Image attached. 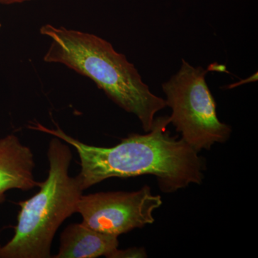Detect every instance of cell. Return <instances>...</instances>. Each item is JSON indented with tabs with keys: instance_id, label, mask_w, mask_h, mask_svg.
Returning a JSON list of instances; mask_svg holds the SVG:
<instances>
[{
	"instance_id": "cell-1",
	"label": "cell",
	"mask_w": 258,
	"mask_h": 258,
	"mask_svg": "<svg viewBox=\"0 0 258 258\" xmlns=\"http://www.w3.org/2000/svg\"><path fill=\"white\" fill-rule=\"evenodd\" d=\"M169 115L154 118L145 134H132L111 147L83 143L56 125L48 128L40 123L29 128L50 134L77 151L81 171L76 177L83 190L110 178L153 175L159 189L173 193L191 184H201L206 164L199 153L167 129Z\"/></svg>"
},
{
	"instance_id": "cell-2",
	"label": "cell",
	"mask_w": 258,
	"mask_h": 258,
	"mask_svg": "<svg viewBox=\"0 0 258 258\" xmlns=\"http://www.w3.org/2000/svg\"><path fill=\"white\" fill-rule=\"evenodd\" d=\"M50 39L43 60L59 63L88 78L115 104L135 115L144 132L151 130L165 100L151 92L134 64L110 42L93 34L47 24L40 30Z\"/></svg>"
},
{
	"instance_id": "cell-3",
	"label": "cell",
	"mask_w": 258,
	"mask_h": 258,
	"mask_svg": "<svg viewBox=\"0 0 258 258\" xmlns=\"http://www.w3.org/2000/svg\"><path fill=\"white\" fill-rule=\"evenodd\" d=\"M49 170L38 192L18 203L15 233L2 246L0 258H49L51 245L62 222L76 213L84 190L69 175L73 154L70 145L54 137L47 149Z\"/></svg>"
},
{
	"instance_id": "cell-4",
	"label": "cell",
	"mask_w": 258,
	"mask_h": 258,
	"mask_svg": "<svg viewBox=\"0 0 258 258\" xmlns=\"http://www.w3.org/2000/svg\"><path fill=\"white\" fill-rule=\"evenodd\" d=\"M209 71L182 60L177 74L162 84L166 106L172 111L170 123L198 153L225 143L232 134L231 126L217 116L216 102L205 80Z\"/></svg>"
},
{
	"instance_id": "cell-5",
	"label": "cell",
	"mask_w": 258,
	"mask_h": 258,
	"mask_svg": "<svg viewBox=\"0 0 258 258\" xmlns=\"http://www.w3.org/2000/svg\"><path fill=\"white\" fill-rule=\"evenodd\" d=\"M162 205L160 195L145 185L136 191H108L82 195L76 212L83 225L93 230L119 236L155 221L154 212Z\"/></svg>"
},
{
	"instance_id": "cell-6",
	"label": "cell",
	"mask_w": 258,
	"mask_h": 258,
	"mask_svg": "<svg viewBox=\"0 0 258 258\" xmlns=\"http://www.w3.org/2000/svg\"><path fill=\"white\" fill-rule=\"evenodd\" d=\"M35 164L30 148L14 134L0 139V204L11 189L28 191L39 187L41 181L34 177Z\"/></svg>"
},
{
	"instance_id": "cell-7",
	"label": "cell",
	"mask_w": 258,
	"mask_h": 258,
	"mask_svg": "<svg viewBox=\"0 0 258 258\" xmlns=\"http://www.w3.org/2000/svg\"><path fill=\"white\" fill-rule=\"evenodd\" d=\"M118 237L93 230L82 222L71 224L61 234L58 252L53 257L110 258L118 249Z\"/></svg>"
},
{
	"instance_id": "cell-8",
	"label": "cell",
	"mask_w": 258,
	"mask_h": 258,
	"mask_svg": "<svg viewBox=\"0 0 258 258\" xmlns=\"http://www.w3.org/2000/svg\"><path fill=\"white\" fill-rule=\"evenodd\" d=\"M147 257V253L144 247H130L125 249H117L110 258Z\"/></svg>"
},
{
	"instance_id": "cell-9",
	"label": "cell",
	"mask_w": 258,
	"mask_h": 258,
	"mask_svg": "<svg viewBox=\"0 0 258 258\" xmlns=\"http://www.w3.org/2000/svg\"><path fill=\"white\" fill-rule=\"evenodd\" d=\"M29 1H32V0H0V3L3 5H13Z\"/></svg>"
},
{
	"instance_id": "cell-10",
	"label": "cell",
	"mask_w": 258,
	"mask_h": 258,
	"mask_svg": "<svg viewBox=\"0 0 258 258\" xmlns=\"http://www.w3.org/2000/svg\"><path fill=\"white\" fill-rule=\"evenodd\" d=\"M2 244H1V242H0V251H1V248H2Z\"/></svg>"
},
{
	"instance_id": "cell-11",
	"label": "cell",
	"mask_w": 258,
	"mask_h": 258,
	"mask_svg": "<svg viewBox=\"0 0 258 258\" xmlns=\"http://www.w3.org/2000/svg\"><path fill=\"white\" fill-rule=\"evenodd\" d=\"M1 26H2V24H1V22H0V28H1Z\"/></svg>"
}]
</instances>
